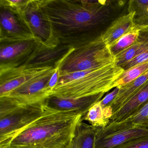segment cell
<instances>
[{"label":"cell","instance_id":"1","mask_svg":"<svg viewBox=\"0 0 148 148\" xmlns=\"http://www.w3.org/2000/svg\"><path fill=\"white\" fill-rule=\"evenodd\" d=\"M58 45L77 48L98 36L94 31L107 16L106 1H40Z\"/></svg>","mask_w":148,"mask_h":148},{"label":"cell","instance_id":"28","mask_svg":"<svg viewBox=\"0 0 148 148\" xmlns=\"http://www.w3.org/2000/svg\"><path fill=\"white\" fill-rule=\"evenodd\" d=\"M60 65L61 64L55 67V71H54L53 75H52L49 81V87L52 90L58 84V81L60 77Z\"/></svg>","mask_w":148,"mask_h":148},{"label":"cell","instance_id":"17","mask_svg":"<svg viewBox=\"0 0 148 148\" xmlns=\"http://www.w3.org/2000/svg\"><path fill=\"white\" fill-rule=\"evenodd\" d=\"M148 82V71L130 83L119 87L117 96L112 106L113 114Z\"/></svg>","mask_w":148,"mask_h":148},{"label":"cell","instance_id":"8","mask_svg":"<svg viewBox=\"0 0 148 148\" xmlns=\"http://www.w3.org/2000/svg\"><path fill=\"white\" fill-rule=\"evenodd\" d=\"M37 39L21 14L0 4V42Z\"/></svg>","mask_w":148,"mask_h":148},{"label":"cell","instance_id":"5","mask_svg":"<svg viewBox=\"0 0 148 148\" xmlns=\"http://www.w3.org/2000/svg\"><path fill=\"white\" fill-rule=\"evenodd\" d=\"M45 109L44 100L26 105L0 118V148L6 146L24 129L38 118Z\"/></svg>","mask_w":148,"mask_h":148},{"label":"cell","instance_id":"18","mask_svg":"<svg viewBox=\"0 0 148 148\" xmlns=\"http://www.w3.org/2000/svg\"><path fill=\"white\" fill-rule=\"evenodd\" d=\"M147 50L148 27L141 29L137 40L132 46L115 57V64L121 66Z\"/></svg>","mask_w":148,"mask_h":148},{"label":"cell","instance_id":"14","mask_svg":"<svg viewBox=\"0 0 148 148\" xmlns=\"http://www.w3.org/2000/svg\"><path fill=\"white\" fill-rule=\"evenodd\" d=\"M148 102V82L112 115L110 122L119 123L131 117Z\"/></svg>","mask_w":148,"mask_h":148},{"label":"cell","instance_id":"7","mask_svg":"<svg viewBox=\"0 0 148 148\" xmlns=\"http://www.w3.org/2000/svg\"><path fill=\"white\" fill-rule=\"evenodd\" d=\"M21 14L36 38L45 47L53 48L58 44L53 36L51 26L43 12L39 0H29Z\"/></svg>","mask_w":148,"mask_h":148},{"label":"cell","instance_id":"3","mask_svg":"<svg viewBox=\"0 0 148 148\" xmlns=\"http://www.w3.org/2000/svg\"><path fill=\"white\" fill-rule=\"evenodd\" d=\"M115 64L105 67L60 76L51 96L79 98L107 92L124 72Z\"/></svg>","mask_w":148,"mask_h":148},{"label":"cell","instance_id":"16","mask_svg":"<svg viewBox=\"0 0 148 148\" xmlns=\"http://www.w3.org/2000/svg\"><path fill=\"white\" fill-rule=\"evenodd\" d=\"M98 128L81 120L72 140L64 148H95Z\"/></svg>","mask_w":148,"mask_h":148},{"label":"cell","instance_id":"13","mask_svg":"<svg viewBox=\"0 0 148 148\" xmlns=\"http://www.w3.org/2000/svg\"><path fill=\"white\" fill-rule=\"evenodd\" d=\"M74 48L59 45L53 48L43 47L26 65L29 67L51 66L55 68L61 64L65 58Z\"/></svg>","mask_w":148,"mask_h":148},{"label":"cell","instance_id":"6","mask_svg":"<svg viewBox=\"0 0 148 148\" xmlns=\"http://www.w3.org/2000/svg\"><path fill=\"white\" fill-rule=\"evenodd\" d=\"M43 47L37 39L0 42V71L26 65Z\"/></svg>","mask_w":148,"mask_h":148},{"label":"cell","instance_id":"15","mask_svg":"<svg viewBox=\"0 0 148 148\" xmlns=\"http://www.w3.org/2000/svg\"><path fill=\"white\" fill-rule=\"evenodd\" d=\"M134 12H130L115 20L110 27L101 34V37L108 47L135 27Z\"/></svg>","mask_w":148,"mask_h":148},{"label":"cell","instance_id":"9","mask_svg":"<svg viewBox=\"0 0 148 148\" xmlns=\"http://www.w3.org/2000/svg\"><path fill=\"white\" fill-rule=\"evenodd\" d=\"M148 135V122L128 128L106 125L98 128L95 148H116L127 142Z\"/></svg>","mask_w":148,"mask_h":148},{"label":"cell","instance_id":"21","mask_svg":"<svg viewBox=\"0 0 148 148\" xmlns=\"http://www.w3.org/2000/svg\"><path fill=\"white\" fill-rule=\"evenodd\" d=\"M148 71V62L135 66L124 71L115 81L113 87L116 88L123 86L135 80Z\"/></svg>","mask_w":148,"mask_h":148},{"label":"cell","instance_id":"4","mask_svg":"<svg viewBox=\"0 0 148 148\" xmlns=\"http://www.w3.org/2000/svg\"><path fill=\"white\" fill-rule=\"evenodd\" d=\"M114 64L115 58L100 35L69 53L60 66V76Z\"/></svg>","mask_w":148,"mask_h":148},{"label":"cell","instance_id":"23","mask_svg":"<svg viewBox=\"0 0 148 148\" xmlns=\"http://www.w3.org/2000/svg\"><path fill=\"white\" fill-rule=\"evenodd\" d=\"M148 122V102L134 116L119 123L110 122L107 125L117 128H128Z\"/></svg>","mask_w":148,"mask_h":148},{"label":"cell","instance_id":"20","mask_svg":"<svg viewBox=\"0 0 148 148\" xmlns=\"http://www.w3.org/2000/svg\"><path fill=\"white\" fill-rule=\"evenodd\" d=\"M141 29L134 27L109 47L110 51L115 58L132 46L137 40Z\"/></svg>","mask_w":148,"mask_h":148},{"label":"cell","instance_id":"27","mask_svg":"<svg viewBox=\"0 0 148 148\" xmlns=\"http://www.w3.org/2000/svg\"><path fill=\"white\" fill-rule=\"evenodd\" d=\"M147 62H148V50L138 54L129 62L121 66L120 67L125 71L135 66Z\"/></svg>","mask_w":148,"mask_h":148},{"label":"cell","instance_id":"26","mask_svg":"<svg viewBox=\"0 0 148 148\" xmlns=\"http://www.w3.org/2000/svg\"><path fill=\"white\" fill-rule=\"evenodd\" d=\"M116 148H148V135L127 142Z\"/></svg>","mask_w":148,"mask_h":148},{"label":"cell","instance_id":"12","mask_svg":"<svg viewBox=\"0 0 148 148\" xmlns=\"http://www.w3.org/2000/svg\"><path fill=\"white\" fill-rule=\"evenodd\" d=\"M105 93L79 98H68L51 96L45 100L47 107L58 111H78L86 114L93 105L102 99Z\"/></svg>","mask_w":148,"mask_h":148},{"label":"cell","instance_id":"10","mask_svg":"<svg viewBox=\"0 0 148 148\" xmlns=\"http://www.w3.org/2000/svg\"><path fill=\"white\" fill-rule=\"evenodd\" d=\"M54 67L27 66L0 71V97H4L26 83L36 79Z\"/></svg>","mask_w":148,"mask_h":148},{"label":"cell","instance_id":"11","mask_svg":"<svg viewBox=\"0 0 148 148\" xmlns=\"http://www.w3.org/2000/svg\"><path fill=\"white\" fill-rule=\"evenodd\" d=\"M55 68L36 79L12 91L5 96L12 97L25 104H31L45 100L51 95L49 83ZM5 97V96H4Z\"/></svg>","mask_w":148,"mask_h":148},{"label":"cell","instance_id":"25","mask_svg":"<svg viewBox=\"0 0 148 148\" xmlns=\"http://www.w3.org/2000/svg\"><path fill=\"white\" fill-rule=\"evenodd\" d=\"M119 90V87H116L112 91L107 94L99 101L103 108L104 116L106 120L110 121L113 115L112 106L117 96Z\"/></svg>","mask_w":148,"mask_h":148},{"label":"cell","instance_id":"2","mask_svg":"<svg viewBox=\"0 0 148 148\" xmlns=\"http://www.w3.org/2000/svg\"><path fill=\"white\" fill-rule=\"evenodd\" d=\"M84 116L78 111L57 110L45 105L41 116L2 148H64Z\"/></svg>","mask_w":148,"mask_h":148},{"label":"cell","instance_id":"19","mask_svg":"<svg viewBox=\"0 0 148 148\" xmlns=\"http://www.w3.org/2000/svg\"><path fill=\"white\" fill-rule=\"evenodd\" d=\"M128 12H134V26L142 29L148 27V0H132L128 2Z\"/></svg>","mask_w":148,"mask_h":148},{"label":"cell","instance_id":"22","mask_svg":"<svg viewBox=\"0 0 148 148\" xmlns=\"http://www.w3.org/2000/svg\"><path fill=\"white\" fill-rule=\"evenodd\" d=\"M82 120L87 121L92 126L103 128L105 127L110 122L105 119L103 108L99 101L90 107Z\"/></svg>","mask_w":148,"mask_h":148},{"label":"cell","instance_id":"24","mask_svg":"<svg viewBox=\"0 0 148 148\" xmlns=\"http://www.w3.org/2000/svg\"><path fill=\"white\" fill-rule=\"evenodd\" d=\"M26 105L12 97H0V118L8 115Z\"/></svg>","mask_w":148,"mask_h":148}]
</instances>
